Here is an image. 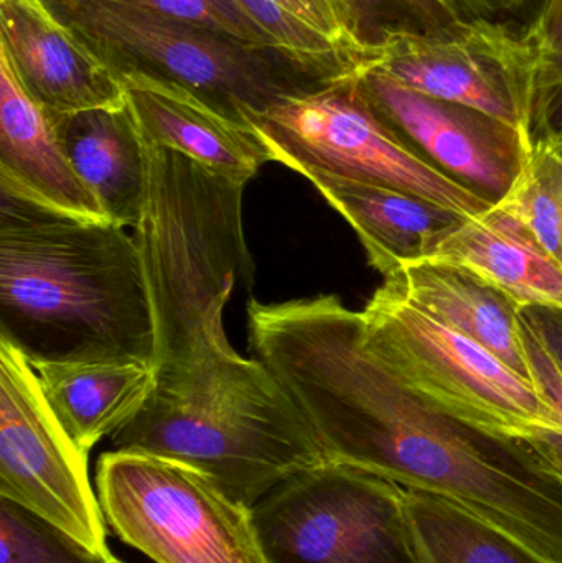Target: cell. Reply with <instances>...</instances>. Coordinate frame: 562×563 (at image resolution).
<instances>
[{
  "mask_svg": "<svg viewBox=\"0 0 562 563\" xmlns=\"http://www.w3.org/2000/svg\"><path fill=\"white\" fill-rule=\"evenodd\" d=\"M250 346L330 462L452 503L562 563V486L524 442L467 426L412 393L337 295L247 305Z\"/></svg>",
  "mask_w": 562,
  "mask_h": 563,
  "instance_id": "cell-1",
  "label": "cell"
},
{
  "mask_svg": "<svg viewBox=\"0 0 562 563\" xmlns=\"http://www.w3.org/2000/svg\"><path fill=\"white\" fill-rule=\"evenodd\" d=\"M0 340L33 367H155V324L134 236L0 188Z\"/></svg>",
  "mask_w": 562,
  "mask_h": 563,
  "instance_id": "cell-2",
  "label": "cell"
},
{
  "mask_svg": "<svg viewBox=\"0 0 562 563\" xmlns=\"http://www.w3.org/2000/svg\"><path fill=\"white\" fill-rule=\"evenodd\" d=\"M115 450L177 460L253 508L290 476L330 462L319 437L261 361L233 351L157 374Z\"/></svg>",
  "mask_w": 562,
  "mask_h": 563,
  "instance_id": "cell-3",
  "label": "cell"
},
{
  "mask_svg": "<svg viewBox=\"0 0 562 563\" xmlns=\"http://www.w3.org/2000/svg\"><path fill=\"white\" fill-rule=\"evenodd\" d=\"M243 191L187 155L148 147L147 197L134 240L154 314L155 374L234 351L224 307L240 282H253Z\"/></svg>",
  "mask_w": 562,
  "mask_h": 563,
  "instance_id": "cell-4",
  "label": "cell"
},
{
  "mask_svg": "<svg viewBox=\"0 0 562 563\" xmlns=\"http://www.w3.org/2000/svg\"><path fill=\"white\" fill-rule=\"evenodd\" d=\"M49 12L119 79L142 76L194 92L251 128L276 102L309 95L365 63L254 45L125 0H43Z\"/></svg>",
  "mask_w": 562,
  "mask_h": 563,
  "instance_id": "cell-5",
  "label": "cell"
},
{
  "mask_svg": "<svg viewBox=\"0 0 562 563\" xmlns=\"http://www.w3.org/2000/svg\"><path fill=\"white\" fill-rule=\"evenodd\" d=\"M368 346L426 402L515 442L561 433L560 413L530 377L416 307L385 279L362 311Z\"/></svg>",
  "mask_w": 562,
  "mask_h": 563,
  "instance_id": "cell-6",
  "label": "cell"
},
{
  "mask_svg": "<svg viewBox=\"0 0 562 563\" xmlns=\"http://www.w3.org/2000/svg\"><path fill=\"white\" fill-rule=\"evenodd\" d=\"M353 75L283 99L251 119L273 162L304 177L323 174L398 188L464 218L492 207L389 128L363 98Z\"/></svg>",
  "mask_w": 562,
  "mask_h": 563,
  "instance_id": "cell-7",
  "label": "cell"
},
{
  "mask_svg": "<svg viewBox=\"0 0 562 563\" xmlns=\"http://www.w3.org/2000/svg\"><path fill=\"white\" fill-rule=\"evenodd\" d=\"M96 493L115 536L155 563H269L253 508L210 476L151 453H102Z\"/></svg>",
  "mask_w": 562,
  "mask_h": 563,
  "instance_id": "cell-8",
  "label": "cell"
},
{
  "mask_svg": "<svg viewBox=\"0 0 562 563\" xmlns=\"http://www.w3.org/2000/svg\"><path fill=\"white\" fill-rule=\"evenodd\" d=\"M253 518L269 563H425L406 489L342 463L290 476Z\"/></svg>",
  "mask_w": 562,
  "mask_h": 563,
  "instance_id": "cell-9",
  "label": "cell"
},
{
  "mask_svg": "<svg viewBox=\"0 0 562 563\" xmlns=\"http://www.w3.org/2000/svg\"><path fill=\"white\" fill-rule=\"evenodd\" d=\"M0 496L109 554L108 529L79 449L43 393L38 373L0 340Z\"/></svg>",
  "mask_w": 562,
  "mask_h": 563,
  "instance_id": "cell-10",
  "label": "cell"
},
{
  "mask_svg": "<svg viewBox=\"0 0 562 563\" xmlns=\"http://www.w3.org/2000/svg\"><path fill=\"white\" fill-rule=\"evenodd\" d=\"M368 65L422 95L487 112L530 139L535 53L510 23L465 16L438 35L396 43Z\"/></svg>",
  "mask_w": 562,
  "mask_h": 563,
  "instance_id": "cell-11",
  "label": "cell"
},
{
  "mask_svg": "<svg viewBox=\"0 0 562 563\" xmlns=\"http://www.w3.org/2000/svg\"><path fill=\"white\" fill-rule=\"evenodd\" d=\"M353 78L376 114L442 174L491 205L508 194L530 148L524 131L478 109L415 91L368 63Z\"/></svg>",
  "mask_w": 562,
  "mask_h": 563,
  "instance_id": "cell-12",
  "label": "cell"
},
{
  "mask_svg": "<svg viewBox=\"0 0 562 563\" xmlns=\"http://www.w3.org/2000/svg\"><path fill=\"white\" fill-rule=\"evenodd\" d=\"M0 53L46 115L121 108L128 102L118 76L43 0H0Z\"/></svg>",
  "mask_w": 562,
  "mask_h": 563,
  "instance_id": "cell-13",
  "label": "cell"
},
{
  "mask_svg": "<svg viewBox=\"0 0 562 563\" xmlns=\"http://www.w3.org/2000/svg\"><path fill=\"white\" fill-rule=\"evenodd\" d=\"M119 81L147 147L187 155L244 187L273 162L254 129L230 121L188 89L142 76Z\"/></svg>",
  "mask_w": 562,
  "mask_h": 563,
  "instance_id": "cell-14",
  "label": "cell"
},
{
  "mask_svg": "<svg viewBox=\"0 0 562 563\" xmlns=\"http://www.w3.org/2000/svg\"><path fill=\"white\" fill-rule=\"evenodd\" d=\"M421 261L451 264L507 295L520 310H562V269L517 218L492 205L432 243Z\"/></svg>",
  "mask_w": 562,
  "mask_h": 563,
  "instance_id": "cell-15",
  "label": "cell"
},
{
  "mask_svg": "<svg viewBox=\"0 0 562 563\" xmlns=\"http://www.w3.org/2000/svg\"><path fill=\"white\" fill-rule=\"evenodd\" d=\"M0 188L73 217L108 220L98 198L69 164L48 115L23 91L2 53Z\"/></svg>",
  "mask_w": 562,
  "mask_h": 563,
  "instance_id": "cell-16",
  "label": "cell"
},
{
  "mask_svg": "<svg viewBox=\"0 0 562 563\" xmlns=\"http://www.w3.org/2000/svg\"><path fill=\"white\" fill-rule=\"evenodd\" d=\"M69 164L111 223L134 230L148 187V147L131 106L48 115Z\"/></svg>",
  "mask_w": 562,
  "mask_h": 563,
  "instance_id": "cell-17",
  "label": "cell"
},
{
  "mask_svg": "<svg viewBox=\"0 0 562 563\" xmlns=\"http://www.w3.org/2000/svg\"><path fill=\"white\" fill-rule=\"evenodd\" d=\"M359 234L368 263L383 277L425 260L432 243L464 220L461 214L398 188L332 175L306 177Z\"/></svg>",
  "mask_w": 562,
  "mask_h": 563,
  "instance_id": "cell-18",
  "label": "cell"
},
{
  "mask_svg": "<svg viewBox=\"0 0 562 563\" xmlns=\"http://www.w3.org/2000/svg\"><path fill=\"white\" fill-rule=\"evenodd\" d=\"M386 279L395 282L416 307L487 347L521 376L530 377L521 310L507 295L461 267L432 261L405 264Z\"/></svg>",
  "mask_w": 562,
  "mask_h": 563,
  "instance_id": "cell-19",
  "label": "cell"
},
{
  "mask_svg": "<svg viewBox=\"0 0 562 563\" xmlns=\"http://www.w3.org/2000/svg\"><path fill=\"white\" fill-rule=\"evenodd\" d=\"M33 369L53 412L88 453L144 407L157 383L155 367L122 361L45 363Z\"/></svg>",
  "mask_w": 562,
  "mask_h": 563,
  "instance_id": "cell-20",
  "label": "cell"
},
{
  "mask_svg": "<svg viewBox=\"0 0 562 563\" xmlns=\"http://www.w3.org/2000/svg\"><path fill=\"white\" fill-rule=\"evenodd\" d=\"M406 509L425 563H557L436 496L406 489Z\"/></svg>",
  "mask_w": 562,
  "mask_h": 563,
  "instance_id": "cell-21",
  "label": "cell"
},
{
  "mask_svg": "<svg viewBox=\"0 0 562 563\" xmlns=\"http://www.w3.org/2000/svg\"><path fill=\"white\" fill-rule=\"evenodd\" d=\"M346 38L365 63L396 43L438 35L465 13L455 0H333Z\"/></svg>",
  "mask_w": 562,
  "mask_h": 563,
  "instance_id": "cell-22",
  "label": "cell"
},
{
  "mask_svg": "<svg viewBox=\"0 0 562 563\" xmlns=\"http://www.w3.org/2000/svg\"><path fill=\"white\" fill-rule=\"evenodd\" d=\"M497 207L524 223L562 269V154L553 139L530 142L524 168Z\"/></svg>",
  "mask_w": 562,
  "mask_h": 563,
  "instance_id": "cell-23",
  "label": "cell"
},
{
  "mask_svg": "<svg viewBox=\"0 0 562 563\" xmlns=\"http://www.w3.org/2000/svg\"><path fill=\"white\" fill-rule=\"evenodd\" d=\"M0 563H121L92 551L32 509L0 496Z\"/></svg>",
  "mask_w": 562,
  "mask_h": 563,
  "instance_id": "cell-24",
  "label": "cell"
},
{
  "mask_svg": "<svg viewBox=\"0 0 562 563\" xmlns=\"http://www.w3.org/2000/svg\"><path fill=\"white\" fill-rule=\"evenodd\" d=\"M535 53L530 141L562 132V0H544L525 30Z\"/></svg>",
  "mask_w": 562,
  "mask_h": 563,
  "instance_id": "cell-25",
  "label": "cell"
},
{
  "mask_svg": "<svg viewBox=\"0 0 562 563\" xmlns=\"http://www.w3.org/2000/svg\"><path fill=\"white\" fill-rule=\"evenodd\" d=\"M521 334H524L525 353H527L530 377L538 389L544 394L558 410L562 423V371L558 366L543 341L531 327L524 311H520ZM525 445L533 453L541 468L562 486V432L547 433L528 440Z\"/></svg>",
  "mask_w": 562,
  "mask_h": 563,
  "instance_id": "cell-26",
  "label": "cell"
},
{
  "mask_svg": "<svg viewBox=\"0 0 562 563\" xmlns=\"http://www.w3.org/2000/svg\"><path fill=\"white\" fill-rule=\"evenodd\" d=\"M254 45L279 46L236 0H125Z\"/></svg>",
  "mask_w": 562,
  "mask_h": 563,
  "instance_id": "cell-27",
  "label": "cell"
},
{
  "mask_svg": "<svg viewBox=\"0 0 562 563\" xmlns=\"http://www.w3.org/2000/svg\"><path fill=\"white\" fill-rule=\"evenodd\" d=\"M244 12L283 48L304 55H349L360 59L359 55L343 48L309 23L271 0H236Z\"/></svg>",
  "mask_w": 562,
  "mask_h": 563,
  "instance_id": "cell-28",
  "label": "cell"
},
{
  "mask_svg": "<svg viewBox=\"0 0 562 563\" xmlns=\"http://www.w3.org/2000/svg\"><path fill=\"white\" fill-rule=\"evenodd\" d=\"M271 2L277 3L287 12L294 13V15L299 16L300 20L309 23L313 29L322 32L323 35L332 38L333 42L339 43L343 48L359 55L355 48L350 45L349 38H346L345 30H343L342 22H340L339 12H337L333 0H271Z\"/></svg>",
  "mask_w": 562,
  "mask_h": 563,
  "instance_id": "cell-29",
  "label": "cell"
},
{
  "mask_svg": "<svg viewBox=\"0 0 562 563\" xmlns=\"http://www.w3.org/2000/svg\"><path fill=\"white\" fill-rule=\"evenodd\" d=\"M462 12L474 19L510 23L511 20H531L537 15L544 0H455Z\"/></svg>",
  "mask_w": 562,
  "mask_h": 563,
  "instance_id": "cell-30",
  "label": "cell"
},
{
  "mask_svg": "<svg viewBox=\"0 0 562 563\" xmlns=\"http://www.w3.org/2000/svg\"><path fill=\"white\" fill-rule=\"evenodd\" d=\"M521 311L562 371V310L525 308Z\"/></svg>",
  "mask_w": 562,
  "mask_h": 563,
  "instance_id": "cell-31",
  "label": "cell"
},
{
  "mask_svg": "<svg viewBox=\"0 0 562 563\" xmlns=\"http://www.w3.org/2000/svg\"><path fill=\"white\" fill-rule=\"evenodd\" d=\"M550 139H553L554 144L558 145V148H560V152L562 154V132H561V134L554 135V137H550Z\"/></svg>",
  "mask_w": 562,
  "mask_h": 563,
  "instance_id": "cell-32",
  "label": "cell"
}]
</instances>
